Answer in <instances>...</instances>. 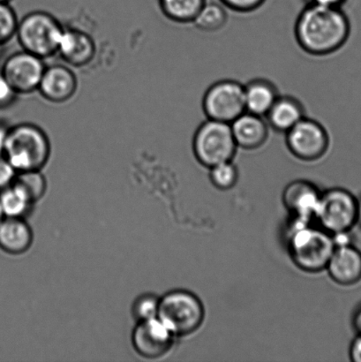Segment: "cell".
Listing matches in <instances>:
<instances>
[{"mask_svg": "<svg viewBox=\"0 0 361 362\" xmlns=\"http://www.w3.org/2000/svg\"><path fill=\"white\" fill-rule=\"evenodd\" d=\"M351 23L344 11L309 4L300 13L295 35L300 47L309 54L324 56L338 51L348 42Z\"/></svg>", "mask_w": 361, "mask_h": 362, "instance_id": "6da1fadb", "label": "cell"}, {"mask_svg": "<svg viewBox=\"0 0 361 362\" xmlns=\"http://www.w3.org/2000/svg\"><path fill=\"white\" fill-rule=\"evenodd\" d=\"M312 220L292 216L285 230L286 246L293 264L302 271H324L335 250L333 235Z\"/></svg>", "mask_w": 361, "mask_h": 362, "instance_id": "7a4b0ae2", "label": "cell"}, {"mask_svg": "<svg viewBox=\"0 0 361 362\" xmlns=\"http://www.w3.org/2000/svg\"><path fill=\"white\" fill-rule=\"evenodd\" d=\"M49 137L33 123L9 127L3 156L17 173L42 170L51 157Z\"/></svg>", "mask_w": 361, "mask_h": 362, "instance_id": "3957f363", "label": "cell"}, {"mask_svg": "<svg viewBox=\"0 0 361 362\" xmlns=\"http://www.w3.org/2000/svg\"><path fill=\"white\" fill-rule=\"evenodd\" d=\"M64 28L52 14L45 11H33L18 23L16 37L21 49L47 59L56 53Z\"/></svg>", "mask_w": 361, "mask_h": 362, "instance_id": "277c9868", "label": "cell"}, {"mask_svg": "<svg viewBox=\"0 0 361 362\" xmlns=\"http://www.w3.org/2000/svg\"><path fill=\"white\" fill-rule=\"evenodd\" d=\"M158 317L175 337L187 336L203 325L204 306L200 298L190 291L172 290L160 297Z\"/></svg>", "mask_w": 361, "mask_h": 362, "instance_id": "5b68a950", "label": "cell"}, {"mask_svg": "<svg viewBox=\"0 0 361 362\" xmlns=\"http://www.w3.org/2000/svg\"><path fill=\"white\" fill-rule=\"evenodd\" d=\"M237 144L231 124L208 119L198 127L193 140L194 156L208 168L221 163L232 161Z\"/></svg>", "mask_w": 361, "mask_h": 362, "instance_id": "8992f818", "label": "cell"}, {"mask_svg": "<svg viewBox=\"0 0 361 362\" xmlns=\"http://www.w3.org/2000/svg\"><path fill=\"white\" fill-rule=\"evenodd\" d=\"M314 219L331 234L351 232L358 223V199L345 188H331L321 193Z\"/></svg>", "mask_w": 361, "mask_h": 362, "instance_id": "52a82bcc", "label": "cell"}, {"mask_svg": "<svg viewBox=\"0 0 361 362\" xmlns=\"http://www.w3.org/2000/svg\"><path fill=\"white\" fill-rule=\"evenodd\" d=\"M203 107L208 119L231 124L246 112L244 85L232 80L218 81L205 93Z\"/></svg>", "mask_w": 361, "mask_h": 362, "instance_id": "ba28073f", "label": "cell"}, {"mask_svg": "<svg viewBox=\"0 0 361 362\" xmlns=\"http://www.w3.org/2000/svg\"><path fill=\"white\" fill-rule=\"evenodd\" d=\"M285 134L290 152L300 160H318L326 153L330 145V137L324 127L306 117Z\"/></svg>", "mask_w": 361, "mask_h": 362, "instance_id": "9c48e42d", "label": "cell"}, {"mask_svg": "<svg viewBox=\"0 0 361 362\" xmlns=\"http://www.w3.org/2000/svg\"><path fill=\"white\" fill-rule=\"evenodd\" d=\"M45 67L44 59L21 49L7 57L0 74L18 95H28L37 90Z\"/></svg>", "mask_w": 361, "mask_h": 362, "instance_id": "30bf717a", "label": "cell"}, {"mask_svg": "<svg viewBox=\"0 0 361 362\" xmlns=\"http://www.w3.org/2000/svg\"><path fill=\"white\" fill-rule=\"evenodd\" d=\"M175 338L167 326L155 317L136 322L131 342L138 356L147 360H158L172 350Z\"/></svg>", "mask_w": 361, "mask_h": 362, "instance_id": "8fae6325", "label": "cell"}, {"mask_svg": "<svg viewBox=\"0 0 361 362\" xmlns=\"http://www.w3.org/2000/svg\"><path fill=\"white\" fill-rule=\"evenodd\" d=\"M78 81L70 67L61 64L46 66L37 91L48 102L62 104L76 94Z\"/></svg>", "mask_w": 361, "mask_h": 362, "instance_id": "7c38bea8", "label": "cell"}, {"mask_svg": "<svg viewBox=\"0 0 361 362\" xmlns=\"http://www.w3.org/2000/svg\"><path fill=\"white\" fill-rule=\"evenodd\" d=\"M318 187L309 180L292 181L283 192V204L292 216L313 220L321 198Z\"/></svg>", "mask_w": 361, "mask_h": 362, "instance_id": "4fadbf2b", "label": "cell"}, {"mask_svg": "<svg viewBox=\"0 0 361 362\" xmlns=\"http://www.w3.org/2000/svg\"><path fill=\"white\" fill-rule=\"evenodd\" d=\"M325 269L338 285H356L361 281V251L353 244L336 247Z\"/></svg>", "mask_w": 361, "mask_h": 362, "instance_id": "5bb4252c", "label": "cell"}, {"mask_svg": "<svg viewBox=\"0 0 361 362\" xmlns=\"http://www.w3.org/2000/svg\"><path fill=\"white\" fill-rule=\"evenodd\" d=\"M95 51L90 35L76 28H64L58 53L66 64L76 67L87 66L94 59Z\"/></svg>", "mask_w": 361, "mask_h": 362, "instance_id": "9a60e30c", "label": "cell"}, {"mask_svg": "<svg viewBox=\"0 0 361 362\" xmlns=\"http://www.w3.org/2000/svg\"><path fill=\"white\" fill-rule=\"evenodd\" d=\"M33 243V230L25 218H4L0 222V250L5 253L23 255Z\"/></svg>", "mask_w": 361, "mask_h": 362, "instance_id": "2e32d148", "label": "cell"}, {"mask_svg": "<svg viewBox=\"0 0 361 362\" xmlns=\"http://www.w3.org/2000/svg\"><path fill=\"white\" fill-rule=\"evenodd\" d=\"M231 129L237 146L244 150H256L268 139V125L263 117L249 112H243L233 120Z\"/></svg>", "mask_w": 361, "mask_h": 362, "instance_id": "e0dca14e", "label": "cell"}, {"mask_svg": "<svg viewBox=\"0 0 361 362\" xmlns=\"http://www.w3.org/2000/svg\"><path fill=\"white\" fill-rule=\"evenodd\" d=\"M266 116L272 129L286 133L305 117V111L298 99L279 95Z\"/></svg>", "mask_w": 361, "mask_h": 362, "instance_id": "ac0fdd59", "label": "cell"}, {"mask_svg": "<svg viewBox=\"0 0 361 362\" xmlns=\"http://www.w3.org/2000/svg\"><path fill=\"white\" fill-rule=\"evenodd\" d=\"M279 97L277 88L271 81L256 79L244 85L246 112L258 116H266Z\"/></svg>", "mask_w": 361, "mask_h": 362, "instance_id": "d6986e66", "label": "cell"}, {"mask_svg": "<svg viewBox=\"0 0 361 362\" xmlns=\"http://www.w3.org/2000/svg\"><path fill=\"white\" fill-rule=\"evenodd\" d=\"M34 205L30 197L13 183L0 191V207L4 218H25Z\"/></svg>", "mask_w": 361, "mask_h": 362, "instance_id": "ffe728a7", "label": "cell"}, {"mask_svg": "<svg viewBox=\"0 0 361 362\" xmlns=\"http://www.w3.org/2000/svg\"><path fill=\"white\" fill-rule=\"evenodd\" d=\"M162 13L179 23H193L206 0H158Z\"/></svg>", "mask_w": 361, "mask_h": 362, "instance_id": "44dd1931", "label": "cell"}, {"mask_svg": "<svg viewBox=\"0 0 361 362\" xmlns=\"http://www.w3.org/2000/svg\"><path fill=\"white\" fill-rule=\"evenodd\" d=\"M227 23V13L224 6L218 3H205L193 21L198 30L215 32L221 30Z\"/></svg>", "mask_w": 361, "mask_h": 362, "instance_id": "7402d4cb", "label": "cell"}, {"mask_svg": "<svg viewBox=\"0 0 361 362\" xmlns=\"http://www.w3.org/2000/svg\"><path fill=\"white\" fill-rule=\"evenodd\" d=\"M13 183L20 187L35 204L47 191V180L42 170L17 173Z\"/></svg>", "mask_w": 361, "mask_h": 362, "instance_id": "603a6c76", "label": "cell"}, {"mask_svg": "<svg viewBox=\"0 0 361 362\" xmlns=\"http://www.w3.org/2000/svg\"><path fill=\"white\" fill-rule=\"evenodd\" d=\"M160 297L154 293L140 294L134 299L131 307V315L136 322L150 320L158 317Z\"/></svg>", "mask_w": 361, "mask_h": 362, "instance_id": "cb8c5ba5", "label": "cell"}, {"mask_svg": "<svg viewBox=\"0 0 361 362\" xmlns=\"http://www.w3.org/2000/svg\"><path fill=\"white\" fill-rule=\"evenodd\" d=\"M210 179L213 186L218 189H231L238 182V168L232 161L221 163L210 168Z\"/></svg>", "mask_w": 361, "mask_h": 362, "instance_id": "d4e9b609", "label": "cell"}, {"mask_svg": "<svg viewBox=\"0 0 361 362\" xmlns=\"http://www.w3.org/2000/svg\"><path fill=\"white\" fill-rule=\"evenodd\" d=\"M18 23L19 19L10 4L0 2V45H5L16 37Z\"/></svg>", "mask_w": 361, "mask_h": 362, "instance_id": "484cf974", "label": "cell"}, {"mask_svg": "<svg viewBox=\"0 0 361 362\" xmlns=\"http://www.w3.org/2000/svg\"><path fill=\"white\" fill-rule=\"evenodd\" d=\"M266 0H221L225 6L237 12L247 13L256 10Z\"/></svg>", "mask_w": 361, "mask_h": 362, "instance_id": "4316f807", "label": "cell"}, {"mask_svg": "<svg viewBox=\"0 0 361 362\" xmlns=\"http://www.w3.org/2000/svg\"><path fill=\"white\" fill-rule=\"evenodd\" d=\"M16 175V169L3 155H0V191L12 185Z\"/></svg>", "mask_w": 361, "mask_h": 362, "instance_id": "83f0119b", "label": "cell"}, {"mask_svg": "<svg viewBox=\"0 0 361 362\" xmlns=\"http://www.w3.org/2000/svg\"><path fill=\"white\" fill-rule=\"evenodd\" d=\"M18 94L0 74V109L8 107L16 101Z\"/></svg>", "mask_w": 361, "mask_h": 362, "instance_id": "f1b7e54d", "label": "cell"}, {"mask_svg": "<svg viewBox=\"0 0 361 362\" xmlns=\"http://www.w3.org/2000/svg\"><path fill=\"white\" fill-rule=\"evenodd\" d=\"M349 356L353 362H361V334H357L350 345Z\"/></svg>", "mask_w": 361, "mask_h": 362, "instance_id": "f546056e", "label": "cell"}, {"mask_svg": "<svg viewBox=\"0 0 361 362\" xmlns=\"http://www.w3.org/2000/svg\"><path fill=\"white\" fill-rule=\"evenodd\" d=\"M346 1H348V0H309V4H311V5L342 8L343 5H344Z\"/></svg>", "mask_w": 361, "mask_h": 362, "instance_id": "4dcf8cb0", "label": "cell"}, {"mask_svg": "<svg viewBox=\"0 0 361 362\" xmlns=\"http://www.w3.org/2000/svg\"><path fill=\"white\" fill-rule=\"evenodd\" d=\"M352 324L357 334H361V304L353 312Z\"/></svg>", "mask_w": 361, "mask_h": 362, "instance_id": "1f68e13d", "label": "cell"}, {"mask_svg": "<svg viewBox=\"0 0 361 362\" xmlns=\"http://www.w3.org/2000/svg\"><path fill=\"white\" fill-rule=\"evenodd\" d=\"M10 127L4 125L0 123V155H3L4 148H5V144L6 141L7 133Z\"/></svg>", "mask_w": 361, "mask_h": 362, "instance_id": "d6a6232c", "label": "cell"}, {"mask_svg": "<svg viewBox=\"0 0 361 362\" xmlns=\"http://www.w3.org/2000/svg\"><path fill=\"white\" fill-rule=\"evenodd\" d=\"M358 199V223H361V197Z\"/></svg>", "mask_w": 361, "mask_h": 362, "instance_id": "836d02e7", "label": "cell"}, {"mask_svg": "<svg viewBox=\"0 0 361 362\" xmlns=\"http://www.w3.org/2000/svg\"><path fill=\"white\" fill-rule=\"evenodd\" d=\"M4 218L3 212L1 211V207H0V222L2 221V219Z\"/></svg>", "mask_w": 361, "mask_h": 362, "instance_id": "e575fe53", "label": "cell"}, {"mask_svg": "<svg viewBox=\"0 0 361 362\" xmlns=\"http://www.w3.org/2000/svg\"><path fill=\"white\" fill-rule=\"evenodd\" d=\"M11 0H0V2L10 3Z\"/></svg>", "mask_w": 361, "mask_h": 362, "instance_id": "d590c367", "label": "cell"}, {"mask_svg": "<svg viewBox=\"0 0 361 362\" xmlns=\"http://www.w3.org/2000/svg\"><path fill=\"white\" fill-rule=\"evenodd\" d=\"M4 45H0V54H1Z\"/></svg>", "mask_w": 361, "mask_h": 362, "instance_id": "8d00e7d4", "label": "cell"}]
</instances>
